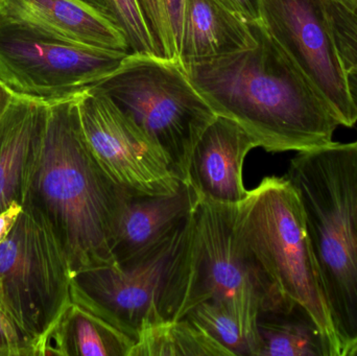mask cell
<instances>
[{"instance_id": "9a60e30c", "label": "cell", "mask_w": 357, "mask_h": 356, "mask_svg": "<svg viewBox=\"0 0 357 356\" xmlns=\"http://www.w3.org/2000/svg\"><path fill=\"white\" fill-rule=\"evenodd\" d=\"M256 43L250 22L220 0H185L181 65L243 52Z\"/></svg>"}, {"instance_id": "5b68a950", "label": "cell", "mask_w": 357, "mask_h": 356, "mask_svg": "<svg viewBox=\"0 0 357 356\" xmlns=\"http://www.w3.org/2000/svg\"><path fill=\"white\" fill-rule=\"evenodd\" d=\"M235 232L281 294L307 309L331 349L342 356L310 245L303 207L291 182L266 177L236 205Z\"/></svg>"}, {"instance_id": "7c38bea8", "label": "cell", "mask_w": 357, "mask_h": 356, "mask_svg": "<svg viewBox=\"0 0 357 356\" xmlns=\"http://www.w3.org/2000/svg\"><path fill=\"white\" fill-rule=\"evenodd\" d=\"M259 144L232 119L216 116L199 138L191 155L188 183L199 199L237 205L247 198L243 163Z\"/></svg>"}, {"instance_id": "5bb4252c", "label": "cell", "mask_w": 357, "mask_h": 356, "mask_svg": "<svg viewBox=\"0 0 357 356\" xmlns=\"http://www.w3.org/2000/svg\"><path fill=\"white\" fill-rule=\"evenodd\" d=\"M50 104L17 95L0 118V215L23 205L39 157Z\"/></svg>"}, {"instance_id": "d4e9b609", "label": "cell", "mask_w": 357, "mask_h": 356, "mask_svg": "<svg viewBox=\"0 0 357 356\" xmlns=\"http://www.w3.org/2000/svg\"><path fill=\"white\" fill-rule=\"evenodd\" d=\"M220 1L241 15L248 22L261 20L259 0H220Z\"/></svg>"}, {"instance_id": "44dd1931", "label": "cell", "mask_w": 357, "mask_h": 356, "mask_svg": "<svg viewBox=\"0 0 357 356\" xmlns=\"http://www.w3.org/2000/svg\"><path fill=\"white\" fill-rule=\"evenodd\" d=\"M185 317L203 328L232 356H257L258 344L239 320L220 303L203 302Z\"/></svg>"}, {"instance_id": "277c9868", "label": "cell", "mask_w": 357, "mask_h": 356, "mask_svg": "<svg viewBox=\"0 0 357 356\" xmlns=\"http://www.w3.org/2000/svg\"><path fill=\"white\" fill-rule=\"evenodd\" d=\"M235 211L236 205L199 199L167 269L159 313L178 320L201 303H220L258 344V314L285 296L237 238Z\"/></svg>"}, {"instance_id": "8992f818", "label": "cell", "mask_w": 357, "mask_h": 356, "mask_svg": "<svg viewBox=\"0 0 357 356\" xmlns=\"http://www.w3.org/2000/svg\"><path fill=\"white\" fill-rule=\"evenodd\" d=\"M88 89L130 117L162 150L178 181L188 183L193 150L218 115L180 63L130 54L115 72Z\"/></svg>"}, {"instance_id": "ac0fdd59", "label": "cell", "mask_w": 357, "mask_h": 356, "mask_svg": "<svg viewBox=\"0 0 357 356\" xmlns=\"http://www.w3.org/2000/svg\"><path fill=\"white\" fill-rule=\"evenodd\" d=\"M256 332L257 356H331L314 318L287 297L258 314Z\"/></svg>"}, {"instance_id": "cb8c5ba5", "label": "cell", "mask_w": 357, "mask_h": 356, "mask_svg": "<svg viewBox=\"0 0 357 356\" xmlns=\"http://www.w3.org/2000/svg\"><path fill=\"white\" fill-rule=\"evenodd\" d=\"M0 356H38V345L0 307Z\"/></svg>"}, {"instance_id": "f546056e", "label": "cell", "mask_w": 357, "mask_h": 356, "mask_svg": "<svg viewBox=\"0 0 357 356\" xmlns=\"http://www.w3.org/2000/svg\"><path fill=\"white\" fill-rule=\"evenodd\" d=\"M350 356H357V346L354 349V351L350 353Z\"/></svg>"}, {"instance_id": "d6986e66", "label": "cell", "mask_w": 357, "mask_h": 356, "mask_svg": "<svg viewBox=\"0 0 357 356\" xmlns=\"http://www.w3.org/2000/svg\"><path fill=\"white\" fill-rule=\"evenodd\" d=\"M130 356H232L203 328L184 317L162 320L140 332Z\"/></svg>"}, {"instance_id": "3957f363", "label": "cell", "mask_w": 357, "mask_h": 356, "mask_svg": "<svg viewBox=\"0 0 357 356\" xmlns=\"http://www.w3.org/2000/svg\"><path fill=\"white\" fill-rule=\"evenodd\" d=\"M297 190L342 356L357 346V141L297 153Z\"/></svg>"}, {"instance_id": "4316f807", "label": "cell", "mask_w": 357, "mask_h": 356, "mask_svg": "<svg viewBox=\"0 0 357 356\" xmlns=\"http://www.w3.org/2000/svg\"><path fill=\"white\" fill-rule=\"evenodd\" d=\"M18 94L15 93L8 86L0 79V118L6 114L10 105L16 100Z\"/></svg>"}, {"instance_id": "ba28073f", "label": "cell", "mask_w": 357, "mask_h": 356, "mask_svg": "<svg viewBox=\"0 0 357 356\" xmlns=\"http://www.w3.org/2000/svg\"><path fill=\"white\" fill-rule=\"evenodd\" d=\"M71 278L54 232L37 210L22 205L0 244V307L38 348L73 302Z\"/></svg>"}, {"instance_id": "603a6c76", "label": "cell", "mask_w": 357, "mask_h": 356, "mask_svg": "<svg viewBox=\"0 0 357 356\" xmlns=\"http://www.w3.org/2000/svg\"><path fill=\"white\" fill-rule=\"evenodd\" d=\"M108 2L117 25L127 38L130 54L156 56L136 0H108Z\"/></svg>"}, {"instance_id": "ffe728a7", "label": "cell", "mask_w": 357, "mask_h": 356, "mask_svg": "<svg viewBox=\"0 0 357 356\" xmlns=\"http://www.w3.org/2000/svg\"><path fill=\"white\" fill-rule=\"evenodd\" d=\"M185 0H136L155 56L178 62Z\"/></svg>"}, {"instance_id": "9c48e42d", "label": "cell", "mask_w": 357, "mask_h": 356, "mask_svg": "<svg viewBox=\"0 0 357 356\" xmlns=\"http://www.w3.org/2000/svg\"><path fill=\"white\" fill-rule=\"evenodd\" d=\"M77 98L86 140L115 183L151 196L180 189L183 182L172 173L162 150L107 96L87 89Z\"/></svg>"}, {"instance_id": "2e32d148", "label": "cell", "mask_w": 357, "mask_h": 356, "mask_svg": "<svg viewBox=\"0 0 357 356\" xmlns=\"http://www.w3.org/2000/svg\"><path fill=\"white\" fill-rule=\"evenodd\" d=\"M56 35L82 45L129 52L121 27L77 0H0Z\"/></svg>"}, {"instance_id": "e0dca14e", "label": "cell", "mask_w": 357, "mask_h": 356, "mask_svg": "<svg viewBox=\"0 0 357 356\" xmlns=\"http://www.w3.org/2000/svg\"><path fill=\"white\" fill-rule=\"evenodd\" d=\"M127 334L77 303L63 311L38 348V356H130Z\"/></svg>"}, {"instance_id": "8fae6325", "label": "cell", "mask_w": 357, "mask_h": 356, "mask_svg": "<svg viewBox=\"0 0 357 356\" xmlns=\"http://www.w3.org/2000/svg\"><path fill=\"white\" fill-rule=\"evenodd\" d=\"M266 31L326 100L340 125L352 127L357 110L331 36L324 0H259Z\"/></svg>"}, {"instance_id": "4fadbf2b", "label": "cell", "mask_w": 357, "mask_h": 356, "mask_svg": "<svg viewBox=\"0 0 357 356\" xmlns=\"http://www.w3.org/2000/svg\"><path fill=\"white\" fill-rule=\"evenodd\" d=\"M199 200L189 183L167 196L130 190L113 245L115 263L121 268L133 265L171 240L184 227Z\"/></svg>"}, {"instance_id": "f1b7e54d", "label": "cell", "mask_w": 357, "mask_h": 356, "mask_svg": "<svg viewBox=\"0 0 357 356\" xmlns=\"http://www.w3.org/2000/svg\"><path fill=\"white\" fill-rule=\"evenodd\" d=\"M346 77H347L348 91H349L350 98L357 110V67L347 69L346 70Z\"/></svg>"}, {"instance_id": "6da1fadb", "label": "cell", "mask_w": 357, "mask_h": 356, "mask_svg": "<svg viewBox=\"0 0 357 356\" xmlns=\"http://www.w3.org/2000/svg\"><path fill=\"white\" fill-rule=\"evenodd\" d=\"M250 26L254 47L182 65L195 89L216 115L238 123L266 152L331 144L341 125L326 100L261 20Z\"/></svg>"}, {"instance_id": "484cf974", "label": "cell", "mask_w": 357, "mask_h": 356, "mask_svg": "<svg viewBox=\"0 0 357 356\" xmlns=\"http://www.w3.org/2000/svg\"><path fill=\"white\" fill-rule=\"evenodd\" d=\"M22 210V205L13 204L8 210L0 215V244L6 240V236L12 230L13 226L16 223L19 215Z\"/></svg>"}, {"instance_id": "7402d4cb", "label": "cell", "mask_w": 357, "mask_h": 356, "mask_svg": "<svg viewBox=\"0 0 357 356\" xmlns=\"http://www.w3.org/2000/svg\"><path fill=\"white\" fill-rule=\"evenodd\" d=\"M325 12L344 68L357 67V0H324Z\"/></svg>"}, {"instance_id": "52a82bcc", "label": "cell", "mask_w": 357, "mask_h": 356, "mask_svg": "<svg viewBox=\"0 0 357 356\" xmlns=\"http://www.w3.org/2000/svg\"><path fill=\"white\" fill-rule=\"evenodd\" d=\"M129 54L69 41L0 2V79L18 95L47 104L73 98Z\"/></svg>"}, {"instance_id": "83f0119b", "label": "cell", "mask_w": 357, "mask_h": 356, "mask_svg": "<svg viewBox=\"0 0 357 356\" xmlns=\"http://www.w3.org/2000/svg\"><path fill=\"white\" fill-rule=\"evenodd\" d=\"M77 1L82 2V3L86 4V6L93 8V10H98V13L104 15L107 18L112 20L113 22L116 23V21H115L114 19V15H113L112 10H111L108 0H77Z\"/></svg>"}, {"instance_id": "30bf717a", "label": "cell", "mask_w": 357, "mask_h": 356, "mask_svg": "<svg viewBox=\"0 0 357 356\" xmlns=\"http://www.w3.org/2000/svg\"><path fill=\"white\" fill-rule=\"evenodd\" d=\"M186 224L171 240L133 265H102L73 274L71 301L136 342L144 327L163 320L159 299Z\"/></svg>"}, {"instance_id": "7a4b0ae2", "label": "cell", "mask_w": 357, "mask_h": 356, "mask_svg": "<svg viewBox=\"0 0 357 356\" xmlns=\"http://www.w3.org/2000/svg\"><path fill=\"white\" fill-rule=\"evenodd\" d=\"M129 192L94 157L82 129L77 96L50 104L43 144L23 205L44 217L73 275L116 265L113 245Z\"/></svg>"}]
</instances>
